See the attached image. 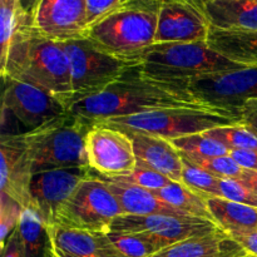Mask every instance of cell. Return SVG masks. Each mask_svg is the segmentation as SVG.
I'll return each instance as SVG.
<instances>
[{
  "label": "cell",
  "mask_w": 257,
  "mask_h": 257,
  "mask_svg": "<svg viewBox=\"0 0 257 257\" xmlns=\"http://www.w3.org/2000/svg\"><path fill=\"white\" fill-rule=\"evenodd\" d=\"M107 235L115 248L125 257H152L160 252V248L142 233H122L109 231Z\"/></svg>",
  "instance_id": "83f0119b"
},
{
  "label": "cell",
  "mask_w": 257,
  "mask_h": 257,
  "mask_svg": "<svg viewBox=\"0 0 257 257\" xmlns=\"http://www.w3.org/2000/svg\"><path fill=\"white\" fill-rule=\"evenodd\" d=\"M32 25L40 34L60 43L87 38V2L39 0L32 15Z\"/></svg>",
  "instance_id": "2e32d148"
},
{
  "label": "cell",
  "mask_w": 257,
  "mask_h": 257,
  "mask_svg": "<svg viewBox=\"0 0 257 257\" xmlns=\"http://www.w3.org/2000/svg\"><path fill=\"white\" fill-rule=\"evenodd\" d=\"M23 206L0 191V245L4 250L8 240L17 230L23 215Z\"/></svg>",
  "instance_id": "f1b7e54d"
},
{
  "label": "cell",
  "mask_w": 257,
  "mask_h": 257,
  "mask_svg": "<svg viewBox=\"0 0 257 257\" xmlns=\"http://www.w3.org/2000/svg\"><path fill=\"white\" fill-rule=\"evenodd\" d=\"M242 248L227 232L218 230L205 236L188 240L170 246L152 257H216L228 251Z\"/></svg>",
  "instance_id": "7402d4cb"
},
{
  "label": "cell",
  "mask_w": 257,
  "mask_h": 257,
  "mask_svg": "<svg viewBox=\"0 0 257 257\" xmlns=\"http://www.w3.org/2000/svg\"><path fill=\"white\" fill-rule=\"evenodd\" d=\"M38 3H39V0H20V10H22V13H24L25 15L32 18Z\"/></svg>",
  "instance_id": "ab89813d"
},
{
  "label": "cell",
  "mask_w": 257,
  "mask_h": 257,
  "mask_svg": "<svg viewBox=\"0 0 257 257\" xmlns=\"http://www.w3.org/2000/svg\"><path fill=\"white\" fill-rule=\"evenodd\" d=\"M18 231L22 238L25 257H45L49 238L47 228L34 211H23Z\"/></svg>",
  "instance_id": "cb8c5ba5"
},
{
  "label": "cell",
  "mask_w": 257,
  "mask_h": 257,
  "mask_svg": "<svg viewBox=\"0 0 257 257\" xmlns=\"http://www.w3.org/2000/svg\"><path fill=\"white\" fill-rule=\"evenodd\" d=\"M140 63V69L150 77L183 83L242 68L213 50L207 42L153 44L141 55Z\"/></svg>",
  "instance_id": "277c9868"
},
{
  "label": "cell",
  "mask_w": 257,
  "mask_h": 257,
  "mask_svg": "<svg viewBox=\"0 0 257 257\" xmlns=\"http://www.w3.org/2000/svg\"><path fill=\"white\" fill-rule=\"evenodd\" d=\"M171 142L185 157L210 158L230 155V150H227L222 143L216 141L215 138L208 137L205 133L185 136L172 140Z\"/></svg>",
  "instance_id": "d4e9b609"
},
{
  "label": "cell",
  "mask_w": 257,
  "mask_h": 257,
  "mask_svg": "<svg viewBox=\"0 0 257 257\" xmlns=\"http://www.w3.org/2000/svg\"><path fill=\"white\" fill-rule=\"evenodd\" d=\"M221 197L257 208V193L237 178H220Z\"/></svg>",
  "instance_id": "1f68e13d"
},
{
  "label": "cell",
  "mask_w": 257,
  "mask_h": 257,
  "mask_svg": "<svg viewBox=\"0 0 257 257\" xmlns=\"http://www.w3.org/2000/svg\"><path fill=\"white\" fill-rule=\"evenodd\" d=\"M87 2V19L89 28L100 22L108 15L128 5L130 0H85Z\"/></svg>",
  "instance_id": "d6a6232c"
},
{
  "label": "cell",
  "mask_w": 257,
  "mask_h": 257,
  "mask_svg": "<svg viewBox=\"0 0 257 257\" xmlns=\"http://www.w3.org/2000/svg\"><path fill=\"white\" fill-rule=\"evenodd\" d=\"M2 252L3 257H25L22 238H20V233L18 231V227L9 237V240H8L7 245H5L4 250Z\"/></svg>",
  "instance_id": "8d00e7d4"
},
{
  "label": "cell",
  "mask_w": 257,
  "mask_h": 257,
  "mask_svg": "<svg viewBox=\"0 0 257 257\" xmlns=\"http://www.w3.org/2000/svg\"><path fill=\"white\" fill-rule=\"evenodd\" d=\"M251 257H252V256H251Z\"/></svg>",
  "instance_id": "f6af8a7d"
},
{
  "label": "cell",
  "mask_w": 257,
  "mask_h": 257,
  "mask_svg": "<svg viewBox=\"0 0 257 257\" xmlns=\"http://www.w3.org/2000/svg\"><path fill=\"white\" fill-rule=\"evenodd\" d=\"M13 3H14L15 5H17L18 8H19V10H20V0H12ZM20 12H22V10H20Z\"/></svg>",
  "instance_id": "7bdbcfd3"
},
{
  "label": "cell",
  "mask_w": 257,
  "mask_h": 257,
  "mask_svg": "<svg viewBox=\"0 0 257 257\" xmlns=\"http://www.w3.org/2000/svg\"><path fill=\"white\" fill-rule=\"evenodd\" d=\"M203 133L222 143L227 150H230V152L257 151V135L243 123L217 127Z\"/></svg>",
  "instance_id": "484cf974"
},
{
  "label": "cell",
  "mask_w": 257,
  "mask_h": 257,
  "mask_svg": "<svg viewBox=\"0 0 257 257\" xmlns=\"http://www.w3.org/2000/svg\"><path fill=\"white\" fill-rule=\"evenodd\" d=\"M104 180L107 181L110 191L119 202L123 215H168L182 216V217L190 216L163 202L157 196L153 195L152 191L110 178H104Z\"/></svg>",
  "instance_id": "d6986e66"
},
{
  "label": "cell",
  "mask_w": 257,
  "mask_h": 257,
  "mask_svg": "<svg viewBox=\"0 0 257 257\" xmlns=\"http://www.w3.org/2000/svg\"><path fill=\"white\" fill-rule=\"evenodd\" d=\"M211 28L257 30V0H201Z\"/></svg>",
  "instance_id": "ac0fdd59"
},
{
  "label": "cell",
  "mask_w": 257,
  "mask_h": 257,
  "mask_svg": "<svg viewBox=\"0 0 257 257\" xmlns=\"http://www.w3.org/2000/svg\"><path fill=\"white\" fill-rule=\"evenodd\" d=\"M213 222L228 235L257 231V208L222 197L206 198Z\"/></svg>",
  "instance_id": "44dd1931"
},
{
  "label": "cell",
  "mask_w": 257,
  "mask_h": 257,
  "mask_svg": "<svg viewBox=\"0 0 257 257\" xmlns=\"http://www.w3.org/2000/svg\"><path fill=\"white\" fill-rule=\"evenodd\" d=\"M92 127L84 119L68 112L23 133L34 173L59 168L89 167L85 142Z\"/></svg>",
  "instance_id": "3957f363"
},
{
  "label": "cell",
  "mask_w": 257,
  "mask_h": 257,
  "mask_svg": "<svg viewBox=\"0 0 257 257\" xmlns=\"http://www.w3.org/2000/svg\"><path fill=\"white\" fill-rule=\"evenodd\" d=\"M188 87L201 102L240 113L247 100L257 99V68L242 67L206 74L188 82Z\"/></svg>",
  "instance_id": "30bf717a"
},
{
  "label": "cell",
  "mask_w": 257,
  "mask_h": 257,
  "mask_svg": "<svg viewBox=\"0 0 257 257\" xmlns=\"http://www.w3.org/2000/svg\"><path fill=\"white\" fill-rule=\"evenodd\" d=\"M216 257H251V256L248 255L243 248H238V250L228 251V252H225L222 253V255H218Z\"/></svg>",
  "instance_id": "60d3db41"
},
{
  "label": "cell",
  "mask_w": 257,
  "mask_h": 257,
  "mask_svg": "<svg viewBox=\"0 0 257 257\" xmlns=\"http://www.w3.org/2000/svg\"><path fill=\"white\" fill-rule=\"evenodd\" d=\"M89 167L59 168L34 173L32 196L37 215L45 228L57 223L60 208L69 200L79 183L92 175Z\"/></svg>",
  "instance_id": "9a60e30c"
},
{
  "label": "cell",
  "mask_w": 257,
  "mask_h": 257,
  "mask_svg": "<svg viewBox=\"0 0 257 257\" xmlns=\"http://www.w3.org/2000/svg\"><path fill=\"white\" fill-rule=\"evenodd\" d=\"M4 83L3 112L12 113L28 131L68 113L58 98L40 88L13 79L4 80Z\"/></svg>",
  "instance_id": "5bb4252c"
},
{
  "label": "cell",
  "mask_w": 257,
  "mask_h": 257,
  "mask_svg": "<svg viewBox=\"0 0 257 257\" xmlns=\"http://www.w3.org/2000/svg\"><path fill=\"white\" fill-rule=\"evenodd\" d=\"M0 191L19 202L24 210L37 207L32 196L34 167L24 136L4 135L0 141Z\"/></svg>",
  "instance_id": "4fadbf2b"
},
{
  "label": "cell",
  "mask_w": 257,
  "mask_h": 257,
  "mask_svg": "<svg viewBox=\"0 0 257 257\" xmlns=\"http://www.w3.org/2000/svg\"><path fill=\"white\" fill-rule=\"evenodd\" d=\"M157 23V9L125 5L92 25L87 38L114 57L140 63L141 55L155 44Z\"/></svg>",
  "instance_id": "8992f818"
},
{
  "label": "cell",
  "mask_w": 257,
  "mask_h": 257,
  "mask_svg": "<svg viewBox=\"0 0 257 257\" xmlns=\"http://www.w3.org/2000/svg\"><path fill=\"white\" fill-rule=\"evenodd\" d=\"M0 74L4 80L28 83L50 93L69 109L73 89L67 53L62 43L37 32L32 18L22 12Z\"/></svg>",
  "instance_id": "7a4b0ae2"
},
{
  "label": "cell",
  "mask_w": 257,
  "mask_h": 257,
  "mask_svg": "<svg viewBox=\"0 0 257 257\" xmlns=\"http://www.w3.org/2000/svg\"><path fill=\"white\" fill-rule=\"evenodd\" d=\"M185 157V156H182ZM187 158L196 166L205 170L206 172L211 173L212 176L218 178H238L242 173L243 168L238 166V163L231 157V155L227 156H218V157H210V158Z\"/></svg>",
  "instance_id": "f546056e"
},
{
  "label": "cell",
  "mask_w": 257,
  "mask_h": 257,
  "mask_svg": "<svg viewBox=\"0 0 257 257\" xmlns=\"http://www.w3.org/2000/svg\"><path fill=\"white\" fill-rule=\"evenodd\" d=\"M230 155L242 168L257 171V151H232Z\"/></svg>",
  "instance_id": "d590c367"
},
{
  "label": "cell",
  "mask_w": 257,
  "mask_h": 257,
  "mask_svg": "<svg viewBox=\"0 0 257 257\" xmlns=\"http://www.w3.org/2000/svg\"><path fill=\"white\" fill-rule=\"evenodd\" d=\"M52 250H53V248H52ZM57 257H58V256H57Z\"/></svg>",
  "instance_id": "ee69618b"
},
{
  "label": "cell",
  "mask_w": 257,
  "mask_h": 257,
  "mask_svg": "<svg viewBox=\"0 0 257 257\" xmlns=\"http://www.w3.org/2000/svg\"><path fill=\"white\" fill-rule=\"evenodd\" d=\"M123 215L119 202L103 177L90 175L83 180L63 205L55 225L92 233L109 232L112 223Z\"/></svg>",
  "instance_id": "ba28073f"
},
{
  "label": "cell",
  "mask_w": 257,
  "mask_h": 257,
  "mask_svg": "<svg viewBox=\"0 0 257 257\" xmlns=\"http://www.w3.org/2000/svg\"><path fill=\"white\" fill-rule=\"evenodd\" d=\"M221 230L215 222L193 216L120 215L113 221L110 231L122 233H142L160 251L188 238L205 236Z\"/></svg>",
  "instance_id": "9c48e42d"
},
{
  "label": "cell",
  "mask_w": 257,
  "mask_h": 257,
  "mask_svg": "<svg viewBox=\"0 0 257 257\" xmlns=\"http://www.w3.org/2000/svg\"><path fill=\"white\" fill-rule=\"evenodd\" d=\"M241 123L257 135V99L247 100L240 109Z\"/></svg>",
  "instance_id": "836d02e7"
},
{
  "label": "cell",
  "mask_w": 257,
  "mask_h": 257,
  "mask_svg": "<svg viewBox=\"0 0 257 257\" xmlns=\"http://www.w3.org/2000/svg\"><path fill=\"white\" fill-rule=\"evenodd\" d=\"M210 30L201 0H162L155 44L207 42Z\"/></svg>",
  "instance_id": "7c38bea8"
},
{
  "label": "cell",
  "mask_w": 257,
  "mask_h": 257,
  "mask_svg": "<svg viewBox=\"0 0 257 257\" xmlns=\"http://www.w3.org/2000/svg\"><path fill=\"white\" fill-rule=\"evenodd\" d=\"M230 237L235 240L248 255L257 257V231L247 233H237V235H232Z\"/></svg>",
  "instance_id": "e575fe53"
},
{
  "label": "cell",
  "mask_w": 257,
  "mask_h": 257,
  "mask_svg": "<svg viewBox=\"0 0 257 257\" xmlns=\"http://www.w3.org/2000/svg\"><path fill=\"white\" fill-rule=\"evenodd\" d=\"M173 108L216 107L201 102L190 89L188 83L150 77L138 65L103 92L74 103L68 112L93 125L110 118Z\"/></svg>",
  "instance_id": "6da1fadb"
},
{
  "label": "cell",
  "mask_w": 257,
  "mask_h": 257,
  "mask_svg": "<svg viewBox=\"0 0 257 257\" xmlns=\"http://www.w3.org/2000/svg\"><path fill=\"white\" fill-rule=\"evenodd\" d=\"M62 45L67 53L72 74L70 107L84 98L103 92L128 70L140 65L138 62L120 59L104 52L89 38L69 40Z\"/></svg>",
  "instance_id": "52a82bcc"
},
{
  "label": "cell",
  "mask_w": 257,
  "mask_h": 257,
  "mask_svg": "<svg viewBox=\"0 0 257 257\" xmlns=\"http://www.w3.org/2000/svg\"><path fill=\"white\" fill-rule=\"evenodd\" d=\"M241 123L240 113L221 108H173L160 109L128 117L110 118L97 124H104L124 133H146L172 141L185 136L203 133L217 127ZM94 125V124H93Z\"/></svg>",
  "instance_id": "5b68a950"
},
{
  "label": "cell",
  "mask_w": 257,
  "mask_h": 257,
  "mask_svg": "<svg viewBox=\"0 0 257 257\" xmlns=\"http://www.w3.org/2000/svg\"><path fill=\"white\" fill-rule=\"evenodd\" d=\"M152 193L167 205L172 206V207L177 208V210L182 211L187 215L205 218V220L213 222L212 215L208 210L206 198L191 191L183 183L172 182L162 190L152 191Z\"/></svg>",
  "instance_id": "603a6c76"
},
{
  "label": "cell",
  "mask_w": 257,
  "mask_h": 257,
  "mask_svg": "<svg viewBox=\"0 0 257 257\" xmlns=\"http://www.w3.org/2000/svg\"><path fill=\"white\" fill-rule=\"evenodd\" d=\"M182 160L183 171L181 183H183L191 191L205 198L221 197L220 178L206 172L205 170L196 166L195 163L188 161L187 158L182 157Z\"/></svg>",
  "instance_id": "4316f807"
},
{
  "label": "cell",
  "mask_w": 257,
  "mask_h": 257,
  "mask_svg": "<svg viewBox=\"0 0 257 257\" xmlns=\"http://www.w3.org/2000/svg\"><path fill=\"white\" fill-rule=\"evenodd\" d=\"M128 136L133 141L137 165L157 171L173 182L181 183L183 160L171 141L146 133H128Z\"/></svg>",
  "instance_id": "e0dca14e"
},
{
  "label": "cell",
  "mask_w": 257,
  "mask_h": 257,
  "mask_svg": "<svg viewBox=\"0 0 257 257\" xmlns=\"http://www.w3.org/2000/svg\"><path fill=\"white\" fill-rule=\"evenodd\" d=\"M45 257H57V255H55V253H54V251L52 250V246H50V242H48L47 251H45Z\"/></svg>",
  "instance_id": "b9f144b4"
},
{
  "label": "cell",
  "mask_w": 257,
  "mask_h": 257,
  "mask_svg": "<svg viewBox=\"0 0 257 257\" xmlns=\"http://www.w3.org/2000/svg\"><path fill=\"white\" fill-rule=\"evenodd\" d=\"M208 45L241 67L257 68V30H221L211 28Z\"/></svg>",
  "instance_id": "ffe728a7"
},
{
  "label": "cell",
  "mask_w": 257,
  "mask_h": 257,
  "mask_svg": "<svg viewBox=\"0 0 257 257\" xmlns=\"http://www.w3.org/2000/svg\"><path fill=\"white\" fill-rule=\"evenodd\" d=\"M85 148L89 168L100 177H123L137 167L132 138L115 128L94 124L87 136Z\"/></svg>",
  "instance_id": "8fae6325"
},
{
  "label": "cell",
  "mask_w": 257,
  "mask_h": 257,
  "mask_svg": "<svg viewBox=\"0 0 257 257\" xmlns=\"http://www.w3.org/2000/svg\"><path fill=\"white\" fill-rule=\"evenodd\" d=\"M161 2L162 0H130L128 5H136V7L151 8V9L160 10Z\"/></svg>",
  "instance_id": "f35d334b"
},
{
  "label": "cell",
  "mask_w": 257,
  "mask_h": 257,
  "mask_svg": "<svg viewBox=\"0 0 257 257\" xmlns=\"http://www.w3.org/2000/svg\"><path fill=\"white\" fill-rule=\"evenodd\" d=\"M237 180H240L243 185L247 186L250 190H252L253 192L257 193V171L243 168L242 173H241V176Z\"/></svg>",
  "instance_id": "74e56055"
},
{
  "label": "cell",
  "mask_w": 257,
  "mask_h": 257,
  "mask_svg": "<svg viewBox=\"0 0 257 257\" xmlns=\"http://www.w3.org/2000/svg\"><path fill=\"white\" fill-rule=\"evenodd\" d=\"M110 180L120 181V182L130 183V185L138 186V187H142L145 190L150 191H157L162 190L166 186L171 185L173 181H171L170 178L163 176L162 173L157 172V171H153L151 168L145 167V166L137 165L136 170L133 171L131 175L123 176V177H115L110 178Z\"/></svg>",
  "instance_id": "4dcf8cb0"
}]
</instances>
